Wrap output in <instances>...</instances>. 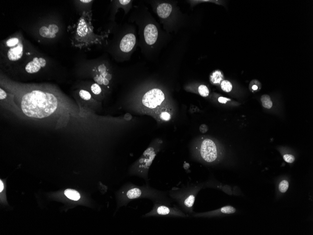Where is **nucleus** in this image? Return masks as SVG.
Wrapping results in <instances>:
<instances>
[{
  "instance_id": "obj_1",
  "label": "nucleus",
  "mask_w": 313,
  "mask_h": 235,
  "mask_svg": "<svg viewBox=\"0 0 313 235\" xmlns=\"http://www.w3.org/2000/svg\"><path fill=\"white\" fill-rule=\"evenodd\" d=\"M56 96L49 92L34 90L25 94L21 101L24 114L35 118H43L53 114L58 107Z\"/></svg>"
},
{
  "instance_id": "obj_2",
  "label": "nucleus",
  "mask_w": 313,
  "mask_h": 235,
  "mask_svg": "<svg viewBox=\"0 0 313 235\" xmlns=\"http://www.w3.org/2000/svg\"><path fill=\"white\" fill-rule=\"evenodd\" d=\"M117 208L124 206L134 199L147 198L154 201L171 205V200L165 193L153 189L148 186H136L127 184L119 190L116 195Z\"/></svg>"
},
{
  "instance_id": "obj_3",
  "label": "nucleus",
  "mask_w": 313,
  "mask_h": 235,
  "mask_svg": "<svg viewBox=\"0 0 313 235\" xmlns=\"http://www.w3.org/2000/svg\"><path fill=\"white\" fill-rule=\"evenodd\" d=\"M202 186L197 184L182 188L173 189L169 192V195L178 203L182 211L187 216H190L194 213L193 206L195 199Z\"/></svg>"
},
{
  "instance_id": "obj_4",
  "label": "nucleus",
  "mask_w": 313,
  "mask_h": 235,
  "mask_svg": "<svg viewBox=\"0 0 313 235\" xmlns=\"http://www.w3.org/2000/svg\"><path fill=\"white\" fill-rule=\"evenodd\" d=\"M152 210L143 216L144 217L152 216L174 217H187V216L179 207L174 206L160 202H154Z\"/></svg>"
},
{
  "instance_id": "obj_5",
  "label": "nucleus",
  "mask_w": 313,
  "mask_h": 235,
  "mask_svg": "<svg viewBox=\"0 0 313 235\" xmlns=\"http://www.w3.org/2000/svg\"><path fill=\"white\" fill-rule=\"evenodd\" d=\"M165 100V95L161 90L154 88L150 90L143 97V105L148 108L153 109L160 105Z\"/></svg>"
},
{
  "instance_id": "obj_6",
  "label": "nucleus",
  "mask_w": 313,
  "mask_h": 235,
  "mask_svg": "<svg viewBox=\"0 0 313 235\" xmlns=\"http://www.w3.org/2000/svg\"><path fill=\"white\" fill-rule=\"evenodd\" d=\"M200 151L202 158L208 162H214L217 158L216 145L211 139H205L203 141Z\"/></svg>"
},
{
  "instance_id": "obj_7",
  "label": "nucleus",
  "mask_w": 313,
  "mask_h": 235,
  "mask_svg": "<svg viewBox=\"0 0 313 235\" xmlns=\"http://www.w3.org/2000/svg\"><path fill=\"white\" fill-rule=\"evenodd\" d=\"M136 43V36L133 33H128L125 35L121 40L119 48L124 53L131 51Z\"/></svg>"
},
{
  "instance_id": "obj_8",
  "label": "nucleus",
  "mask_w": 313,
  "mask_h": 235,
  "mask_svg": "<svg viewBox=\"0 0 313 235\" xmlns=\"http://www.w3.org/2000/svg\"><path fill=\"white\" fill-rule=\"evenodd\" d=\"M144 38L146 43L149 45L154 44L158 38V31L156 26L153 24H149L144 30Z\"/></svg>"
},
{
  "instance_id": "obj_9",
  "label": "nucleus",
  "mask_w": 313,
  "mask_h": 235,
  "mask_svg": "<svg viewBox=\"0 0 313 235\" xmlns=\"http://www.w3.org/2000/svg\"><path fill=\"white\" fill-rule=\"evenodd\" d=\"M46 65V61L44 58L34 57L32 61L29 62L26 65L25 69L26 72L32 74L37 73L39 71L41 68H43Z\"/></svg>"
},
{
  "instance_id": "obj_10",
  "label": "nucleus",
  "mask_w": 313,
  "mask_h": 235,
  "mask_svg": "<svg viewBox=\"0 0 313 235\" xmlns=\"http://www.w3.org/2000/svg\"><path fill=\"white\" fill-rule=\"evenodd\" d=\"M23 54V46L21 41L15 46L10 48L7 53V56L10 61H18L21 58Z\"/></svg>"
},
{
  "instance_id": "obj_11",
  "label": "nucleus",
  "mask_w": 313,
  "mask_h": 235,
  "mask_svg": "<svg viewBox=\"0 0 313 235\" xmlns=\"http://www.w3.org/2000/svg\"><path fill=\"white\" fill-rule=\"evenodd\" d=\"M172 11V5L167 3H161L156 8V12L159 17L162 19L168 18Z\"/></svg>"
},
{
  "instance_id": "obj_12",
  "label": "nucleus",
  "mask_w": 313,
  "mask_h": 235,
  "mask_svg": "<svg viewBox=\"0 0 313 235\" xmlns=\"http://www.w3.org/2000/svg\"><path fill=\"white\" fill-rule=\"evenodd\" d=\"M65 196L71 200L77 201L79 200L81 198L80 194L77 191L73 189H68L64 192Z\"/></svg>"
},
{
  "instance_id": "obj_13",
  "label": "nucleus",
  "mask_w": 313,
  "mask_h": 235,
  "mask_svg": "<svg viewBox=\"0 0 313 235\" xmlns=\"http://www.w3.org/2000/svg\"><path fill=\"white\" fill-rule=\"evenodd\" d=\"M223 78L222 72L220 70H216L212 73L211 75L210 76V81L213 83H220Z\"/></svg>"
},
{
  "instance_id": "obj_14",
  "label": "nucleus",
  "mask_w": 313,
  "mask_h": 235,
  "mask_svg": "<svg viewBox=\"0 0 313 235\" xmlns=\"http://www.w3.org/2000/svg\"><path fill=\"white\" fill-rule=\"evenodd\" d=\"M39 32L42 37L46 38L53 39L56 37V34L51 32L49 28L45 26L41 27L39 29Z\"/></svg>"
},
{
  "instance_id": "obj_15",
  "label": "nucleus",
  "mask_w": 313,
  "mask_h": 235,
  "mask_svg": "<svg viewBox=\"0 0 313 235\" xmlns=\"http://www.w3.org/2000/svg\"><path fill=\"white\" fill-rule=\"evenodd\" d=\"M261 101H262L263 106L268 109L271 108L273 105V103L271 100V98L269 95H267V94H264L262 96Z\"/></svg>"
},
{
  "instance_id": "obj_16",
  "label": "nucleus",
  "mask_w": 313,
  "mask_h": 235,
  "mask_svg": "<svg viewBox=\"0 0 313 235\" xmlns=\"http://www.w3.org/2000/svg\"><path fill=\"white\" fill-rule=\"evenodd\" d=\"M86 23L83 20H81L80 21L77 28V33L80 36H85L87 32V28Z\"/></svg>"
},
{
  "instance_id": "obj_17",
  "label": "nucleus",
  "mask_w": 313,
  "mask_h": 235,
  "mask_svg": "<svg viewBox=\"0 0 313 235\" xmlns=\"http://www.w3.org/2000/svg\"><path fill=\"white\" fill-rule=\"evenodd\" d=\"M222 89L226 92H231L233 88L232 83L228 80H224L221 83Z\"/></svg>"
},
{
  "instance_id": "obj_18",
  "label": "nucleus",
  "mask_w": 313,
  "mask_h": 235,
  "mask_svg": "<svg viewBox=\"0 0 313 235\" xmlns=\"http://www.w3.org/2000/svg\"><path fill=\"white\" fill-rule=\"evenodd\" d=\"M198 92L201 96L203 97H207L209 94V91L208 88L205 85H201L198 87Z\"/></svg>"
},
{
  "instance_id": "obj_19",
  "label": "nucleus",
  "mask_w": 313,
  "mask_h": 235,
  "mask_svg": "<svg viewBox=\"0 0 313 235\" xmlns=\"http://www.w3.org/2000/svg\"><path fill=\"white\" fill-rule=\"evenodd\" d=\"M20 40L19 38L16 37L12 38L9 39L6 41V45L8 47H13V46H17L19 43Z\"/></svg>"
},
{
  "instance_id": "obj_20",
  "label": "nucleus",
  "mask_w": 313,
  "mask_h": 235,
  "mask_svg": "<svg viewBox=\"0 0 313 235\" xmlns=\"http://www.w3.org/2000/svg\"><path fill=\"white\" fill-rule=\"evenodd\" d=\"M222 212L225 214H232L235 213L236 212V209L234 207L230 206H224L221 208Z\"/></svg>"
},
{
  "instance_id": "obj_21",
  "label": "nucleus",
  "mask_w": 313,
  "mask_h": 235,
  "mask_svg": "<svg viewBox=\"0 0 313 235\" xmlns=\"http://www.w3.org/2000/svg\"><path fill=\"white\" fill-rule=\"evenodd\" d=\"M289 187V183L288 181L283 180L280 182L279 186V190L281 192H285Z\"/></svg>"
},
{
  "instance_id": "obj_22",
  "label": "nucleus",
  "mask_w": 313,
  "mask_h": 235,
  "mask_svg": "<svg viewBox=\"0 0 313 235\" xmlns=\"http://www.w3.org/2000/svg\"><path fill=\"white\" fill-rule=\"evenodd\" d=\"M79 96L82 99L85 100H89L91 98V95L90 93L84 90H81L80 91Z\"/></svg>"
},
{
  "instance_id": "obj_23",
  "label": "nucleus",
  "mask_w": 313,
  "mask_h": 235,
  "mask_svg": "<svg viewBox=\"0 0 313 235\" xmlns=\"http://www.w3.org/2000/svg\"><path fill=\"white\" fill-rule=\"evenodd\" d=\"M91 90L94 94L98 95L101 93V88L97 83H93L91 87Z\"/></svg>"
},
{
  "instance_id": "obj_24",
  "label": "nucleus",
  "mask_w": 313,
  "mask_h": 235,
  "mask_svg": "<svg viewBox=\"0 0 313 235\" xmlns=\"http://www.w3.org/2000/svg\"><path fill=\"white\" fill-rule=\"evenodd\" d=\"M285 162L288 163H293L295 161V157L294 156L291 155H285L283 156Z\"/></svg>"
},
{
  "instance_id": "obj_25",
  "label": "nucleus",
  "mask_w": 313,
  "mask_h": 235,
  "mask_svg": "<svg viewBox=\"0 0 313 235\" xmlns=\"http://www.w3.org/2000/svg\"><path fill=\"white\" fill-rule=\"evenodd\" d=\"M48 28H49V31H50V32L54 33V34H56V33H57L59 32V27H58V26L55 25V24L50 25Z\"/></svg>"
},
{
  "instance_id": "obj_26",
  "label": "nucleus",
  "mask_w": 313,
  "mask_h": 235,
  "mask_svg": "<svg viewBox=\"0 0 313 235\" xmlns=\"http://www.w3.org/2000/svg\"><path fill=\"white\" fill-rule=\"evenodd\" d=\"M160 118L161 119L165 121H168L171 118V116L168 113L164 112L161 114Z\"/></svg>"
},
{
  "instance_id": "obj_27",
  "label": "nucleus",
  "mask_w": 313,
  "mask_h": 235,
  "mask_svg": "<svg viewBox=\"0 0 313 235\" xmlns=\"http://www.w3.org/2000/svg\"><path fill=\"white\" fill-rule=\"evenodd\" d=\"M7 96V94L3 89H0V100H3L6 99Z\"/></svg>"
},
{
  "instance_id": "obj_28",
  "label": "nucleus",
  "mask_w": 313,
  "mask_h": 235,
  "mask_svg": "<svg viewBox=\"0 0 313 235\" xmlns=\"http://www.w3.org/2000/svg\"><path fill=\"white\" fill-rule=\"evenodd\" d=\"M218 101L221 103H226L227 100H230V99H227L224 97H221L218 98Z\"/></svg>"
},
{
  "instance_id": "obj_29",
  "label": "nucleus",
  "mask_w": 313,
  "mask_h": 235,
  "mask_svg": "<svg viewBox=\"0 0 313 235\" xmlns=\"http://www.w3.org/2000/svg\"><path fill=\"white\" fill-rule=\"evenodd\" d=\"M3 188H4V185H3L2 182L1 180L0 181V192H2L3 191Z\"/></svg>"
},
{
  "instance_id": "obj_30",
  "label": "nucleus",
  "mask_w": 313,
  "mask_h": 235,
  "mask_svg": "<svg viewBox=\"0 0 313 235\" xmlns=\"http://www.w3.org/2000/svg\"><path fill=\"white\" fill-rule=\"evenodd\" d=\"M108 83H109V80L106 79V78H105L104 80V81H103V84L104 85H107Z\"/></svg>"
},
{
  "instance_id": "obj_31",
  "label": "nucleus",
  "mask_w": 313,
  "mask_h": 235,
  "mask_svg": "<svg viewBox=\"0 0 313 235\" xmlns=\"http://www.w3.org/2000/svg\"><path fill=\"white\" fill-rule=\"evenodd\" d=\"M80 2H82V3H90V2H93V1H89V0H86V1L85 0V1H83V0H82V1H80Z\"/></svg>"
},
{
  "instance_id": "obj_32",
  "label": "nucleus",
  "mask_w": 313,
  "mask_h": 235,
  "mask_svg": "<svg viewBox=\"0 0 313 235\" xmlns=\"http://www.w3.org/2000/svg\"><path fill=\"white\" fill-rule=\"evenodd\" d=\"M258 88V87L257 86V85H254V86H253L252 88L253 90H254V91H255V90H257Z\"/></svg>"
}]
</instances>
